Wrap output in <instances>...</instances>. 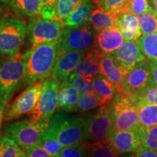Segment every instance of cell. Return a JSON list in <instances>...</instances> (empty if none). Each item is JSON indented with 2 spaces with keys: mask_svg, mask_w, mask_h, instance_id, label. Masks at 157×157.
<instances>
[{
  "mask_svg": "<svg viewBox=\"0 0 157 157\" xmlns=\"http://www.w3.org/2000/svg\"><path fill=\"white\" fill-rule=\"evenodd\" d=\"M57 41L31 48L23 53L25 63L23 87H29L52 75L59 55Z\"/></svg>",
  "mask_w": 157,
  "mask_h": 157,
  "instance_id": "obj_1",
  "label": "cell"
},
{
  "mask_svg": "<svg viewBox=\"0 0 157 157\" xmlns=\"http://www.w3.org/2000/svg\"><path fill=\"white\" fill-rule=\"evenodd\" d=\"M140 94L119 88L109 103L113 121V129L137 130L140 126L138 103Z\"/></svg>",
  "mask_w": 157,
  "mask_h": 157,
  "instance_id": "obj_2",
  "label": "cell"
},
{
  "mask_svg": "<svg viewBox=\"0 0 157 157\" xmlns=\"http://www.w3.org/2000/svg\"><path fill=\"white\" fill-rule=\"evenodd\" d=\"M42 140H58L63 147L82 143L84 140V117L63 113L54 114L49 119Z\"/></svg>",
  "mask_w": 157,
  "mask_h": 157,
  "instance_id": "obj_3",
  "label": "cell"
},
{
  "mask_svg": "<svg viewBox=\"0 0 157 157\" xmlns=\"http://www.w3.org/2000/svg\"><path fill=\"white\" fill-rule=\"evenodd\" d=\"M26 23L16 15H2L0 18V56L18 54L26 38Z\"/></svg>",
  "mask_w": 157,
  "mask_h": 157,
  "instance_id": "obj_4",
  "label": "cell"
},
{
  "mask_svg": "<svg viewBox=\"0 0 157 157\" xmlns=\"http://www.w3.org/2000/svg\"><path fill=\"white\" fill-rule=\"evenodd\" d=\"M48 125L49 120H36L30 117L7 124L3 127V132L24 149L41 143Z\"/></svg>",
  "mask_w": 157,
  "mask_h": 157,
  "instance_id": "obj_5",
  "label": "cell"
},
{
  "mask_svg": "<svg viewBox=\"0 0 157 157\" xmlns=\"http://www.w3.org/2000/svg\"><path fill=\"white\" fill-rule=\"evenodd\" d=\"M25 63L23 54L0 58V95L7 101L21 82L23 81Z\"/></svg>",
  "mask_w": 157,
  "mask_h": 157,
  "instance_id": "obj_6",
  "label": "cell"
},
{
  "mask_svg": "<svg viewBox=\"0 0 157 157\" xmlns=\"http://www.w3.org/2000/svg\"><path fill=\"white\" fill-rule=\"evenodd\" d=\"M63 27V21L56 17L51 20L43 19L37 15L31 17L26 32L31 48L58 40Z\"/></svg>",
  "mask_w": 157,
  "mask_h": 157,
  "instance_id": "obj_7",
  "label": "cell"
},
{
  "mask_svg": "<svg viewBox=\"0 0 157 157\" xmlns=\"http://www.w3.org/2000/svg\"><path fill=\"white\" fill-rule=\"evenodd\" d=\"M96 31L90 23L78 27L64 26L57 41L58 54L68 51H86L94 48Z\"/></svg>",
  "mask_w": 157,
  "mask_h": 157,
  "instance_id": "obj_8",
  "label": "cell"
},
{
  "mask_svg": "<svg viewBox=\"0 0 157 157\" xmlns=\"http://www.w3.org/2000/svg\"><path fill=\"white\" fill-rule=\"evenodd\" d=\"M83 117L84 140H101L109 138L113 130L112 116L109 104L100 106L93 113Z\"/></svg>",
  "mask_w": 157,
  "mask_h": 157,
  "instance_id": "obj_9",
  "label": "cell"
},
{
  "mask_svg": "<svg viewBox=\"0 0 157 157\" xmlns=\"http://www.w3.org/2000/svg\"><path fill=\"white\" fill-rule=\"evenodd\" d=\"M44 80H40L27 87L25 90L15 98L7 106L4 121L17 119L32 112L42 93Z\"/></svg>",
  "mask_w": 157,
  "mask_h": 157,
  "instance_id": "obj_10",
  "label": "cell"
},
{
  "mask_svg": "<svg viewBox=\"0 0 157 157\" xmlns=\"http://www.w3.org/2000/svg\"><path fill=\"white\" fill-rule=\"evenodd\" d=\"M60 80L51 76L44 80V86L36 106L30 114L36 120L48 121L58 107V91Z\"/></svg>",
  "mask_w": 157,
  "mask_h": 157,
  "instance_id": "obj_11",
  "label": "cell"
},
{
  "mask_svg": "<svg viewBox=\"0 0 157 157\" xmlns=\"http://www.w3.org/2000/svg\"><path fill=\"white\" fill-rule=\"evenodd\" d=\"M154 85L151 68L146 60L139 63L124 76L121 88L136 93H143Z\"/></svg>",
  "mask_w": 157,
  "mask_h": 157,
  "instance_id": "obj_12",
  "label": "cell"
},
{
  "mask_svg": "<svg viewBox=\"0 0 157 157\" xmlns=\"http://www.w3.org/2000/svg\"><path fill=\"white\" fill-rule=\"evenodd\" d=\"M111 54L124 76L139 63L146 60V56L140 51L137 41L124 40L123 44Z\"/></svg>",
  "mask_w": 157,
  "mask_h": 157,
  "instance_id": "obj_13",
  "label": "cell"
},
{
  "mask_svg": "<svg viewBox=\"0 0 157 157\" xmlns=\"http://www.w3.org/2000/svg\"><path fill=\"white\" fill-rule=\"evenodd\" d=\"M104 56L105 54L98 50L95 47L86 51L84 57L68 78L75 76L93 78L97 75L101 74L100 62Z\"/></svg>",
  "mask_w": 157,
  "mask_h": 157,
  "instance_id": "obj_14",
  "label": "cell"
},
{
  "mask_svg": "<svg viewBox=\"0 0 157 157\" xmlns=\"http://www.w3.org/2000/svg\"><path fill=\"white\" fill-rule=\"evenodd\" d=\"M109 140L118 154H129L136 151L140 146V140L137 130H116L113 129Z\"/></svg>",
  "mask_w": 157,
  "mask_h": 157,
  "instance_id": "obj_15",
  "label": "cell"
},
{
  "mask_svg": "<svg viewBox=\"0 0 157 157\" xmlns=\"http://www.w3.org/2000/svg\"><path fill=\"white\" fill-rule=\"evenodd\" d=\"M84 54L85 52L84 51L74 50L58 55L52 76L58 78L60 82L68 79Z\"/></svg>",
  "mask_w": 157,
  "mask_h": 157,
  "instance_id": "obj_16",
  "label": "cell"
},
{
  "mask_svg": "<svg viewBox=\"0 0 157 157\" xmlns=\"http://www.w3.org/2000/svg\"><path fill=\"white\" fill-rule=\"evenodd\" d=\"M124 38L117 26L98 32L96 34L95 48L103 54H109L117 50L123 42Z\"/></svg>",
  "mask_w": 157,
  "mask_h": 157,
  "instance_id": "obj_17",
  "label": "cell"
},
{
  "mask_svg": "<svg viewBox=\"0 0 157 157\" xmlns=\"http://www.w3.org/2000/svg\"><path fill=\"white\" fill-rule=\"evenodd\" d=\"M117 27L122 33L124 40L137 41L143 34L137 16L129 12L123 11L118 14Z\"/></svg>",
  "mask_w": 157,
  "mask_h": 157,
  "instance_id": "obj_18",
  "label": "cell"
},
{
  "mask_svg": "<svg viewBox=\"0 0 157 157\" xmlns=\"http://www.w3.org/2000/svg\"><path fill=\"white\" fill-rule=\"evenodd\" d=\"M80 93L68 79L60 82L58 91V108L64 112L74 111Z\"/></svg>",
  "mask_w": 157,
  "mask_h": 157,
  "instance_id": "obj_19",
  "label": "cell"
},
{
  "mask_svg": "<svg viewBox=\"0 0 157 157\" xmlns=\"http://www.w3.org/2000/svg\"><path fill=\"white\" fill-rule=\"evenodd\" d=\"M82 144L85 149L87 156L114 157L119 156L109 138L101 140H85Z\"/></svg>",
  "mask_w": 157,
  "mask_h": 157,
  "instance_id": "obj_20",
  "label": "cell"
},
{
  "mask_svg": "<svg viewBox=\"0 0 157 157\" xmlns=\"http://www.w3.org/2000/svg\"><path fill=\"white\" fill-rule=\"evenodd\" d=\"M118 14H113L98 7L93 10L90 16L89 23L96 32L117 26Z\"/></svg>",
  "mask_w": 157,
  "mask_h": 157,
  "instance_id": "obj_21",
  "label": "cell"
},
{
  "mask_svg": "<svg viewBox=\"0 0 157 157\" xmlns=\"http://www.w3.org/2000/svg\"><path fill=\"white\" fill-rule=\"evenodd\" d=\"M95 93L99 98L101 106L106 105L112 101L116 94V87L112 82L103 74L93 78Z\"/></svg>",
  "mask_w": 157,
  "mask_h": 157,
  "instance_id": "obj_22",
  "label": "cell"
},
{
  "mask_svg": "<svg viewBox=\"0 0 157 157\" xmlns=\"http://www.w3.org/2000/svg\"><path fill=\"white\" fill-rule=\"evenodd\" d=\"M100 69L103 74L116 87V90L121 88L124 78V74L117 66L111 53L105 54L100 62Z\"/></svg>",
  "mask_w": 157,
  "mask_h": 157,
  "instance_id": "obj_23",
  "label": "cell"
},
{
  "mask_svg": "<svg viewBox=\"0 0 157 157\" xmlns=\"http://www.w3.org/2000/svg\"><path fill=\"white\" fill-rule=\"evenodd\" d=\"M92 11L93 5L89 0H86L63 21L64 26L78 27L87 24Z\"/></svg>",
  "mask_w": 157,
  "mask_h": 157,
  "instance_id": "obj_24",
  "label": "cell"
},
{
  "mask_svg": "<svg viewBox=\"0 0 157 157\" xmlns=\"http://www.w3.org/2000/svg\"><path fill=\"white\" fill-rule=\"evenodd\" d=\"M9 5L17 16L32 17L39 15L41 0H10Z\"/></svg>",
  "mask_w": 157,
  "mask_h": 157,
  "instance_id": "obj_25",
  "label": "cell"
},
{
  "mask_svg": "<svg viewBox=\"0 0 157 157\" xmlns=\"http://www.w3.org/2000/svg\"><path fill=\"white\" fill-rule=\"evenodd\" d=\"M137 43L148 61L157 62V32L142 34L137 40Z\"/></svg>",
  "mask_w": 157,
  "mask_h": 157,
  "instance_id": "obj_26",
  "label": "cell"
},
{
  "mask_svg": "<svg viewBox=\"0 0 157 157\" xmlns=\"http://www.w3.org/2000/svg\"><path fill=\"white\" fill-rule=\"evenodd\" d=\"M137 108L140 126L151 127L157 125V104L138 101Z\"/></svg>",
  "mask_w": 157,
  "mask_h": 157,
  "instance_id": "obj_27",
  "label": "cell"
},
{
  "mask_svg": "<svg viewBox=\"0 0 157 157\" xmlns=\"http://www.w3.org/2000/svg\"><path fill=\"white\" fill-rule=\"evenodd\" d=\"M23 148L13 138L5 135L0 138V157H25Z\"/></svg>",
  "mask_w": 157,
  "mask_h": 157,
  "instance_id": "obj_28",
  "label": "cell"
},
{
  "mask_svg": "<svg viewBox=\"0 0 157 157\" xmlns=\"http://www.w3.org/2000/svg\"><path fill=\"white\" fill-rule=\"evenodd\" d=\"M143 148L157 150V125L151 127L140 126L137 129Z\"/></svg>",
  "mask_w": 157,
  "mask_h": 157,
  "instance_id": "obj_29",
  "label": "cell"
},
{
  "mask_svg": "<svg viewBox=\"0 0 157 157\" xmlns=\"http://www.w3.org/2000/svg\"><path fill=\"white\" fill-rule=\"evenodd\" d=\"M143 34L157 32V13L154 10L136 15Z\"/></svg>",
  "mask_w": 157,
  "mask_h": 157,
  "instance_id": "obj_30",
  "label": "cell"
},
{
  "mask_svg": "<svg viewBox=\"0 0 157 157\" xmlns=\"http://www.w3.org/2000/svg\"><path fill=\"white\" fill-rule=\"evenodd\" d=\"M101 106L100 99L95 93L81 95L78 98L74 111L77 113H86Z\"/></svg>",
  "mask_w": 157,
  "mask_h": 157,
  "instance_id": "obj_31",
  "label": "cell"
},
{
  "mask_svg": "<svg viewBox=\"0 0 157 157\" xmlns=\"http://www.w3.org/2000/svg\"><path fill=\"white\" fill-rule=\"evenodd\" d=\"M86 0H59L57 3L55 17L63 21L76 7Z\"/></svg>",
  "mask_w": 157,
  "mask_h": 157,
  "instance_id": "obj_32",
  "label": "cell"
},
{
  "mask_svg": "<svg viewBox=\"0 0 157 157\" xmlns=\"http://www.w3.org/2000/svg\"><path fill=\"white\" fill-rule=\"evenodd\" d=\"M129 0H95L98 6L104 10L119 14L124 10Z\"/></svg>",
  "mask_w": 157,
  "mask_h": 157,
  "instance_id": "obj_33",
  "label": "cell"
},
{
  "mask_svg": "<svg viewBox=\"0 0 157 157\" xmlns=\"http://www.w3.org/2000/svg\"><path fill=\"white\" fill-rule=\"evenodd\" d=\"M68 79L71 82V84L76 87V89L78 90V93L81 95H88V94L95 93L93 78L75 76V77L68 78Z\"/></svg>",
  "mask_w": 157,
  "mask_h": 157,
  "instance_id": "obj_34",
  "label": "cell"
},
{
  "mask_svg": "<svg viewBox=\"0 0 157 157\" xmlns=\"http://www.w3.org/2000/svg\"><path fill=\"white\" fill-rule=\"evenodd\" d=\"M152 10L154 9L149 5V0H129L123 11L129 12L137 15Z\"/></svg>",
  "mask_w": 157,
  "mask_h": 157,
  "instance_id": "obj_35",
  "label": "cell"
},
{
  "mask_svg": "<svg viewBox=\"0 0 157 157\" xmlns=\"http://www.w3.org/2000/svg\"><path fill=\"white\" fill-rule=\"evenodd\" d=\"M57 157H83L87 156L85 149L82 143L63 147L56 155Z\"/></svg>",
  "mask_w": 157,
  "mask_h": 157,
  "instance_id": "obj_36",
  "label": "cell"
},
{
  "mask_svg": "<svg viewBox=\"0 0 157 157\" xmlns=\"http://www.w3.org/2000/svg\"><path fill=\"white\" fill-rule=\"evenodd\" d=\"M59 0H41L39 15L43 19L51 20L56 15V8Z\"/></svg>",
  "mask_w": 157,
  "mask_h": 157,
  "instance_id": "obj_37",
  "label": "cell"
},
{
  "mask_svg": "<svg viewBox=\"0 0 157 157\" xmlns=\"http://www.w3.org/2000/svg\"><path fill=\"white\" fill-rule=\"evenodd\" d=\"M28 157H52V154L44 148L41 143L23 149Z\"/></svg>",
  "mask_w": 157,
  "mask_h": 157,
  "instance_id": "obj_38",
  "label": "cell"
},
{
  "mask_svg": "<svg viewBox=\"0 0 157 157\" xmlns=\"http://www.w3.org/2000/svg\"><path fill=\"white\" fill-rule=\"evenodd\" d=\"M140 94L139 101L157 104V86L153 85L146 91Z\"/></svg>",
  "mask_w": 157,
  "mask_h": 157,
  "instance_id": "obj_39",
  "label": "cell"
},
{
  "mask_svg": "<svg viewBox=\"0 0 157 157\" xmlns=\"http://www.w3.org/2000/svg\"><path fill=\"white\" fill-rule=\"evenodd\" d=\"M132 156L137 157H157V150L148 149L140 146Z\"/></svg>",
  "mask_w": 157,
  "mask_h": 157,
  "instance_id": "obj_40",
  "label": "cell"
},
{
  "mask_svg": "<svg viewBox=\"0 0 157 157\" xmlns=\"http://www.w3.org/2000/svg\"><path fill=\"white\" fill-rule=\"evenodd\" d=\"M7 106H8V101L0 95V129L2 128V124L4 121V117Z\"/></svg>",
  "mask_w": 157,
  "mask_h": 157,
  "instance_id": "obj_41",
  "label": "cell"
},
{
  "mask_svg": "<svg viewBox=\"0 0 157 157\" xmlns=\"http://www.w3.org/2000/svg\"><path fill=\"white\" fill-rule=\"evenodd\" d=\"M148 64L151 71L153 83H154V85L157 86V62L149 61Z\"/></svg>",
  "mask_w": 157,
  "mask_h": 157,
  "instance_id": "obj_42",
  "label": "cell"
},
{
  "mask_svg": "<svg viewBox=\"0 0 157 157\" xmlns=\"http://www.w3.org/2000/svg\"><path fill=\"white\" fill-rule=\"evenodd\" d=\"M150 2H151L153 9H154L157 13V0H150Z\"/></svg>",
  "mask_w": 157,
  "mask_h": 157,
  "instance_id": "obj_43",
  "label": "cell"
},
{
  "mask_svg": "<svg viewBox=\"0 0 157 157\" xmlns=\"http://www.w3.org/2000/svg\"><path fill=\"white\" fill-rule=\"evenodd\" d=\"M0 2H1V3L2 4V5H9L10 0H0Z\"/></svg>",
  "mask_w": 157,
  "mask_h": 157,
  "instance_id": "obj_44",
  "label": "cell"
},
{
  "mask_svg": "<svg viewBox=\"0 0 157 157\" xmlns=\"http://www.w3.org/2000/svg\"><path fill=\"white\" fill-rule=\"evenodd\" d=\"M2 13H3V10H2V3L1 2H0V18H1V17L2 16Z\"/></svg>",
  "mask_w": 157,
  "mask_h": 157,
  "instance_id": "obj_45",
  "label": "cell"
}]
</instances>
